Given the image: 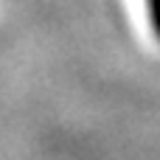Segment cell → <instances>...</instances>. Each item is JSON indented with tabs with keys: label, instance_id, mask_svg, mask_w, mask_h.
I'll use <instances>...</instances> for the list:
<instances>
[{
	"label": "cell",
	"instance_id": "1",
	"mask_svg": "<svg viewBox=\"0 0 160 160\" xmlns=\"http://www.w3.org/2000/svg\"><path fill=\"white\" fill-rule=\"evenodd\" d=\"M146 14H149V25H152V34L160 42V0H146Z\"/></svg>",
	"mask_w": 160,
	"mask_h": 160
}]
</instances>
